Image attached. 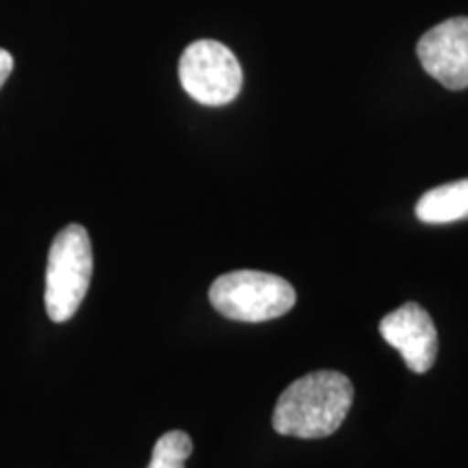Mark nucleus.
Instances as JSON below:
<instances>
[{
  "instance_id": "7ed1b4c3",
  "label": "nucleus",
  "mask_w": 468,
  "mask_h": 468,
  "mask_svg": "<svg viewBox=\"0 0 468 468\" xmlns=\"http://www.w3.org/2000/svg\"><path fill=\"white\" fill-rule=\"evenodd\" d=\"M208 300L226 319L261 324L289 313L295 306L297 295L284 278L243 269L215 280L208 291Z\"/></svg>"
},
{
  "instance_id": "1a4fd4ad",
  "label": "nucleus",
  "mask_w": 468,
  "mask_h": 468,
  "mask_svg": "<svg viewBox=\"0 0 468 468\" xmlns=\"http://www.w3.org/2000/svg\"><path fill=\"white\" fill-rule=\"evenodd\" d=\"M11 69H14V57H11L7 50L0 48V90H3L5 80L9 79Z\"/></svg>"
},
{
  "instance_id": "f257e3e1",
  "label": "nucleus",
  "mask_w": 468,
  "mask_h": 468,
  "mask_svg": "<svg viewBox=\"0 0 468 468\" xmlns=\"http://www.w3.org/2000/svg\"><path fill=\"white\" fill-rule=\"evenodd\" d=\"M354 401V386L338 371H314L295 379L273 410V430L292 438L332 436Z\"/></svg>"
},
{
  "instance_id": "0eeeda50",
  "label": "nucleus",
  "mask_w": 468,
  "mask_h": 468,
  "mask_svg": "<svg viewBox=\"0 0 468 468\" xmlns=\"http://www.w3.org/2000/svg\"><path fill=\"white\" fill-rule=\"evenodd\" d=\"M423 224H452L468 219V178L427 191L417 204Z\"/></svg>"
},
{
  "instance_id": "f03ea898",
  "label": "nucleus",
  "mask_w": 468,
  "mask_h": 468,
  "mask_svg": "<svg viewBox=\"0 0 468 468\" xmlns=\"http://www.w3.org/2000/svg\"><path fill=\"white\" fill-rule=\"evenodd\" d=\"M93 271L91 239L83 226L69 224L57 234L46 267V313L55 324L76 314L90 291Z\"/></svg>"
},
{
  "instance_id": "6e6552de",
  "label": "nucleus",
  "mask_w": 468,
  "mask_h": 468,
  "mask_svg": "<svg viewBox=\"0 0 468 468\" xmlns=\"http://www.w3.org/2000/svg\"><path fill=\"white\" fill-rule=\"evenodd\" d=\"M193 452V442L189 434L174 430L163 434L152 449V460L148 468H185Z\"/></svg>"
},
{
  "instance_id": "20e7f679",
  "label": "nucleus",
  "mask_w": 468,
  "mask_h": 468,
  "mask_svg": "<svg viewBox=\"0 0 468 468\" xmlns=\"http://www.w3.org/2000/svg\"><path fill=\"white\" fill-rule=\"evenodd\" d=\"M178 76L183 90L207 107H224L243 87L241 63L228 46L215 39H197L186 46L178 63Z\"/></svg>"
},
{
  "instance_id": "39448f33",
  "label": "nucleus",
  "mask_w": 468,
  "mask_h": 468,
  "mask_svg": "<svg viewBox=\"0 0 468 468\" xmlns=\"http://www.w3.org/2000/svg\"><path fill=\"white\" fill-rule=\"evenodd\" d=\"M420 66L452 91L468 87V17H449L417 44Z\"/></svg>"
},
{
  "instance_id": "423d86ee",
  "label": "nucleus",
  "mask_w": 468,
  "mask_h": 468,
  "mask_svg": "<svg viewBox=\"0 0 468 468\" xmlns=\"http://www.w3.org/2000/svg\"><path fill=\"white\" fill-rule=\"evenodd\" d=\"M379 335L401 354L412 373H425L434 367L438 356L436 325L425 308L408 302L379 321Z\"/></svg>"
}]
</instances>
